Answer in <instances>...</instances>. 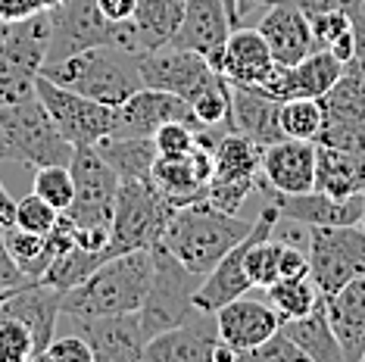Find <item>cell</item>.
Returning <instances> with one entry per match:
<instances>
[{"label":"cell","instance_id":"obj_1","mask_svg":"<svg viewBox=\"0 0 365 362\" xmlns=\"http://www.w3.org/2000/svg\"><path fill=\"white\" fill-rule=\"evenodd\" d=\"M153 250H128L103 259L81 284L63 291V312L69 319H101L138 312L150 291Z\"/></svg>","mask_w":365,"mask_h":362},{"label":"cell","instance_id":"obj_2","mask_svg":"<svg viewBox=\"0 0 365 362\" xmlns=\"http://www.w3.org/2000/svg\"><path fill=\"white\" fill-rule=\"evenodd\" d=\"M250 228L253 222L215 210L203 197V200L175 207L160 244L194 275H206L231 247L250 234Z\"/></svg>","mask_w":365,"mask_h":362},{"label":"cell","instance_id":"obj_3","mask_svg":"<svg viewBox=\"0 0 365 362\" xmlns=\"http://www.w3.org/2000/svg\"><path fill=\"white\" fill-rule=\"evenodd\" d=\"M41 76L106 106H122L140 85L138 56L113 44L88 47L60 63H44Z\"/></svg>","mask_w":365,"mask_h":362},{"label":"cell","instance_id":"obj_4","mask_svg":"<svg viewBox=\"0 0 365 362\" xmlns=\"http://www.w3.org/2000/svg\"><path fill=\"white\" fill-rule=\"evenodd\" d=\"M0 141H4V162H26L31 169L56 162L69 166L76 150L53 125L38 94L22 100H0Z\"/></svg>","mask_w":365,"mask_h":362},{"label":"cell","instance_id":"obj_5","mask_svg":"<svg viewBox=\"0 0 365 362\" xmlns=\"http://www.w3.org/2000/svg\"><path fill=\"white\" fill-rule=\"evenodd\" d=\"M172 212H175V203L150 178L119 181L106 259L128 250H150V247H156L163 241V232L169 225Z\"/></svg>","mask_w":365,"mask_h":362},{"label":"cell","instance_id":"obj_6","mask_svg":"<svg viewBox=\"0 0 365 362\" xmlns=\"http://www.w3.org/2000/svg\"><path fill=\"white\" fill-rule=\"evenodd\" d=\"M150 250H153V278H150V291H147V297L138 309L147 341L160 331H169V328L187 322L190 312H194V291L203 281V275H194L190 269H185L163 244L150 247Z\"/></svg>","mask_w":365,"mask_h":362},{"label":"cell","instance_id":"obj_7","mask_svg":"<svg viewBox=\"0 0 365 362\" xmlns=\"http://www.w3.org/2000/svg\"><path fill=\"white\" fill-rule=\"evenodd\" d=\"M47 41H51L47 10L6 22L0 38V100H22L35 94V81L47 60Z\"/></svg>","mask_w":365,"mask_h":362},{"label":"cell","instance_id":"obj_8","mask_svg":"<svg viewBox=\"0 0 365 362\" xmlns=\"http://www.w3.org/2000/svg\"><path fill=\"white\" fill-rule=\"evenodd\" d=\"M306 253H309V278L322 297H331L353 278L365 275V228L309 225Z\"/></svg>","mask_w":365,"mask_h":362},{"label":"cell","instance_id":"obj_9","mask_svg":"<svg viewBox=\"0 0 365 362\" xmlns=\"http://www.w3.org/2000/svg\"><path fill=\"white\" fill-rule=\"evenodd\" d=\"M47 16H51V41H47L44 63H60L66 56L101 44L125 51V26L106 19L97 10V0H60L47 10Z\"/></svg>","mask_w":365,"mask_h":362},{"label":"cell","instance_id":"obj_10","mask_svg":"<svg viewBox=\"0 0 365 362\" xmlns=\"http://www.w3.org/2000/svg\"><path fill=\"white\" fill-rule=\"evenodd\" d=\"M72 178H76V197H72L66 216L85 232H110L115 194H119V175L97 153L94 144L76 147L69 160Z\"/></svg>","mask_w":365,"mask_h":362},{"label":"cell","instance_id":"obj_11","mask_svg":"<svg viewBox=\"0 0 365 362\" xmlns=\"http://www.w3.org/2000/svg\"><path fill=\"white\" fill-rule=\"evenodd\" d=\"M35 94H38V100L44 103V110L51 113L60 135L72 147L97 144V141H103V138L115 135L119 106H106V103L91 100V97H81L76 90L56 85V81L44 78V76H38Z\"/></svg>","mask_w":365,"mask_h":362},{"label":"cell","instance_id":"obj_12","mask_svg":"<svg viewBox=\"0 0 365 362\" xmlns=\"http://www.w3.org/2000/svg\"><path fill=\"white\" fill-rule=\"evenodd\" d=\"M138 56V76L144 88L172 90L181 100L194 103L206 88H212L222 76L210 66V60L194 51L181 47H156V51H140Z\"/></svg>","mask_w":365,"mask_h":362},{"label":"cell","instance_id":"obj_13","mask_svg":"<svg viewBox=\"0 0 365 362\" xmlns=\"http://www.w3.org/2000/svg\"><path fill=\"white\" fill-rule=\"evenodd\" d=\"M281 212L275 203H269L259 216H256L250 234L244 237V241H237L231 250L222 257L215 266L203 275L200 287L194 291V309L200 312H210V316H215V309H222L225 303L244 297L247 291H250V278H247V269H244V257L247 250H250V244L256 241V237H265V234H275V225H278Z\"/></svg>","mask_w":365,"mask_h":362},{"label":"cell","instance_id":"obj_14","mask_svg":"<svg viewBox=\"0 0 365 362\" xmlns=\"http://www.w3.org/2000/svg\"><path fill=\"white\" fill-rule=\"evenodd\" d=\"M344 66L346 63H340L331 51H312L294 66L275 63L269 69V76L256 85V90L275 97V100H294V97H315L319 100L340 78Z\"/></svg>","mask_w":365,"mask_h":362},{"label":"cell","instance_id":"obj_15","mask_svg":"<svg viewBox=\"0 0 365 362\" xmlns=\"http://www.w3.org/2000/svg\"><path fill=\"white\" fill-rule=\"evenodd\" d=\"M78 334L88 341L94 362H138L144 359L147 334L138 312L122 316H101V319H72Z\"/></svg>","mask_w":365,"mask_h":362},{"label":"cell","instance_id":"obj_16","mask_svg":"<svg viewBox=\"0 0 365 362\" xmlns=\"http://www.w3.org/2000/svg\"><path fill=\"white\" fill-rule=\"evenodd\" d=\"M262 191L303 194L315 185V141L281 138L262 147Z\"/></svg>","mask_w":365,"mask_h":362},{"label":"cell","instance_id":"obj_17","mask_svg":"<svg viewBox=\"0 0 365 362\" xmlns=\"http://www.w3.org/2000/svg\"><path fill=\"white\" fill-rule=\"evenodd\" d=\"M165 122H187L194 128H203L197 122L187 100H181L172 90L160 88H138L125 103L119 106V125L115 135H156V128Z\"/></svg>","mask_w":365,"mask_h":362},{"label":"cell","instance_id":"obj_18","mask_svg":"<svg viewBox=\"0 0 365 362\" xmlns=\"http://www.w3.org/2000/svg\"><path fill=\"white\" fill-rule=\"evenodd\" d=\"M256 29H259V35L265 38L275 63L294 66V63H300L303 56H309L312 51H319L315 38H312L309 16H306L300 6L290 4V0H275V4L265 6Z\"/></svg>","mask_w":365,"mask_h":362},{"label":"cell","instance_id":"obj_19","mask_svg":"<svg viewBox=\"0 0 365 362\" xmlns=\"http://www.w3.org/2000/svg\"><path fill=\"white\" fill-rule=\"evenodd\" d=\"M228 31H231V19L225 10V0H185V16H181V26L175 38H172V47L206 56L215 69Z\"/></svg>","mask_w":365,"mask_h":362},{"label":"cell","instance_id":"obj_20","mask_svg":"<svg viewBox=\"0 0 365 362\" xmlns=\"http://www.w3.org/2000/svg\"><path fill=\"white\" fill-rule=\"evenodd\" d=\"M219 343V328L210 322V312L194 309L187 322L150 337L144 347L147 362H210Z\"/></svg>","mask_w":365,"mask_h":362},{"label":"cell","instance_id":"obj_21","mask_svg":"<svg viewBox=\"0 0 365 362\" xmlns=\"http://www.w3.org/2000/svg\"><path fill=\"white\" fill-rule=\"evenodd\" d=\"M215 328H219V341H225L228 347L237 350V359L253 347H259L262 341H269L272 334L281 328L278 312L269 303L244 297L225 303L222 309H215Z\"/></svg>","mask_w":365,"mask_h":362},{"label":"cell","instance_id":"obj_22","mask_svg":"<svg viewBox=\"0 0 365 362\" xmlns=\"http://www.w3.org/2000/svg\"><path fill=\"white\" fill-rule=\"evenodd\" d=\"M272 203L284 219H294L300 225H362V197H331L322 191H303V194H278L269 191Z\"/></svg>","mask_w":365,"mask_h":362},{"label":"cell","instance_id":"obj_23","mask_svg":"<svg viewBox=\"0 0 365 362\" xmlns=\"http://www.w3.org/2000/svg\"><path fill=\"white\" fill-rule=\"evenodd\" d=\"M0 312H10L29 325L31 341H35V359H41V353L53 341L56 319L63 312V291L44 281H31L0 303Z\"/></svg>","mask_w":365,"mask_h":362},{"label":"cell","instance_id":"obj_24","mask_svg":"<svg viewBox=\"0 0 365 362\" xmlns=\"http://www.w3.org/2000/svg\"><path fill=\"white\" fill-rule=\"evenodd\" d=\"M272 66H275V60H272V51H269V44H265V38L259 35V29L237 26L228 31L215 72H219L228 85L256 88L269 76Z\"/></svg>","mask_w":365,"mask_h":362},{"label":"cell","instance_id":"obj_25","mask_svg":"<svg viewBox=\"0 0 365 362\" xmlns=\"http://www.w3.org/2000/svg\"><path fill=\"white\" fill-rule=\"evenodd\" d=\"M322 300H325L328 322L340 343L344 362H365V275L353 278L337 294Z\"/></svg>","mask_w":365,"mask_h":362},{"label":"cell","instance_id":"obj_26","mask_svg":"<svg viewBox=\"0 0 365 362\" xmlns=\"http://www.w3.org/2000/svg\"><path fill=\"white\" fill-rule=\"evenodd\" d=\"M231 131H240L259 147L281 141V100L256 88L231 85Z\"/></svg>","mask_w":365,"mask_h":362},{"label":"cell","instance_id":"obj_27","mask_svg":"<svg viewBox=\"0 0 365 362\" xmlns=\"http://www.w3.org/2000/svg\"><path fill=\"white\" fill-rule=\"evenodd\" d=\"M185 16V0H138L135 16L125 26V51H156V47L172 44L175 31Z\"/></svg>","mask_w":365,"mask_h":362},{"label":"cell","instance_id":"obj_28","mask_svg":"<svg viewBox=\"0 0 365 362\" xmlns=\"http://www.w3.org/2000/svg\"><path fill=\"white\" fill-rule=\"evenodd\" d=\"M315 191L331 197L365 194V160L331 144H315Z\"/></svg>","mask_w":365,"mask_h":362},{"label":"cell","instance_id":"obj_29","mask_svg":"<svg viewBox=\"0 0 365 362\" xmlns=\"http://www.w3.org/2000/svg\"><path fill=\"white\" fill-rule=\"evenodd\" d=\"M281 331L303 350V356L309 362H344L340 343H337L334 331H331V322H328L325 300L315 303V309L306 312V316L281 322Z\"/></svg>","mask_w":365,"mask_h":362},{"label":"cell","instance_id":"obj_30","mask_svg":"<svg viewBox=\"0 0 365 362\" xmlns=\"http://www.w3.org/2000/svg\"><path fill=\"white\" fill-rule=\"evenodd\" d=\"M94 147L113 166L119 181L150 178L153 162H156V156H160L153 135H110V138H103V141H97Z\"/></svg>","mask_w":365,"mask_h":362},{"label":"cell","instance_id":"obj_31","mask_svg":"<svg viewBox=\"0 0 365 362\" xmlns=\"http://www.w3.org/2000/svg\"><path fill=\"white\" fill-rule=\"evenodd\" d=\"M212 178L210 181H256L262 172V147L240 131L215 135L212 141Z\"/></svg>","mask_w":365,"mask_h":362},{"label":"cell","instance_id":"obj_32","mask_svg":"<svg viewBox=\"0 0 365 362\" xmlns=\"http://www.w3.org/2000/svg\"><path fill=\"white\" fill-rule=\"evenodd\" d=\"M325 122H353L365 119V66L362 63H346L340 78L319 97Z\"/></svg>","mask_w":365,"mask_h":362},{"label":"cell","instance_id":"obj_33","mask_svg":"<svg viewBox=\"0 0 365 362\" xmlns=\"http://www.w3.org/2000/svg\"><path fill=\"white\" fill-rule=\"evenodd\" d=\"M265 294H269V306L278 312L281 322L306 316V312H312L315 303L322 300L319 287H315L309 275L306 278H278L275 284L265 287Z\"/></svg>","mask_w":365,"mask_h":362},{"label":"cell","instance_id":"obj_34","mask_svg":"<svg viewBox=\"0 0 365 362\" xmlns=\"http://www.w3.org/2000/svg\"><path fill=\"white\" fill-rule=\"evenodd\" d=\"M103 259H106L103 250H85V247L72 244L69 250H63L60 257H56L51 266H47V272L41 275V281L60 287V291H69V287H76V284L85 281V278L97 266H101Z\"/></svg>","mask_w":365,"mask_h":362},{"label":"cell","instance_id":"obj_35","mask_svg":"<svg viewBox=\"0 0 365 362\" xmlns=\"http://www.w3.org/2000/svg\"><path fill=\"white\" fill-rule=\"evenodd\" d=\"M4 237H6V247H10V257L16 259V266L26 272L29 278L41 281V275L51 266V244H47V234H31L16 225H4Z\"/></svg>","mask_w":365,"mask_h":362},{"label":"cell","instance_id":"obj_36","mask_svg":"<svg viewBox=\"0 0 365 362\" xmlns=\"http://www.w3.org/2000/svg\"><path fill=\"white\" fill-rule=\"evenodd\" d=\"M322 125H325V110H322V103L315 97L281 100V131H284V138L319 141Z\"/></svg>","mask_w":365,"mask_h":362},{"label":"cell","instance_id":"obj_37","mask_svg":"<svg viewBox=\"0 0 365 362\" xmlns=\"http://www.w3.org/2000/svg\"><path fill=\"white\" fill-rule=\"evenodd\" d=\"M281 244L275 234H265V237H256L250 244L244 257V269H247V278H250L253 287H269L278 281V257H281Z\"/></svg>","mask_w":365,"mask_h":362},{"label":"cell","instance_id":"obj_38","mask_svg":"<svg viewBox=\"0 0 365 362\" xmlns=\"http://www.w3.org/2000/svg\"><path fill=\"white\" fill-rule=\"evenodd\" d=\"M35 194L44 197L53 210L66 212L76 197V178H72V169L69 166H41L35 169Z\"/></svg>","mask_w":365,"mask_h":362},{"label":"cell","instance_id":"obj_39","mask_svg":"<svg viewBox=\"0 0 365 362\" xmlns=\"http://www.w3.org/2000/svg\"><path fill=\"white\" fill-rule=\"evenodd\" d=\"M35 359V341L22 319L0 312V362H29Z\"/></svg>","mask_w":365,"mask_h":362},{"label":"cell","instance_id":"obj_40","mask_svg":"<svg viewBox=\"0 0 365 362\" xmlns=\"http://www.w3.org/2000/svg\"><path fill=\"white\" fill-rule=\"evenodd\" d=\"M190 110H194V116L203 128H215L222 122H228V131H231V85L225 78H219L212 88H206L190 103Z\"/></svg>","mask_w":365,"mask_h":362},{"label":"cell","instance_id":"obj_41","mask_svg":"<svg viewBox=\"0 0 365 362\" xmlns=\"http://www.w3.org/2000/svg\"><path fill=\"white\" fill-rule=\"evenodd\" d=\"M56 219H60V210H53L44 197H38L35 191H31L29 197L16 200L10 225L22 228V232H31V234H51V228L56 225Z\"/></svg>","mask_w":365,"mask_h":362},{"label":"cell","instance_id":"obj_42","mask_svg":"<svg viewBox=\"0 0 365 362\" xmlns=\"http://www.w3.org/2000/svg\"><path fill=\"white\" fill-rule=\"evenodd\" d=\"M315 144H331L340 147L346 153H356L365 160V119H353V122H325L322 135Z\"/></svg>","mask_w":365,"mask_h":362},{"label":"cell","instance_id":"obj_43","mask_svg":"<svg viewBox=\"0 0 365 362\" xmlns=\"http://www.w3.org/2000/svg\"><path fill=\"white\" fill-rule=\"evenodd\" d=\"M200 131L203 128H194V125H187V122H165V125H160L153 135L156 150L163 156H185L197 147Z\"/></svg>","mask_w":365,"mask_h":362},{"label":"cell","instance_id":"obj_44","mask_svg":"<svg viewBox=\"0 0 365 362\" xmlns=\"http://www.w3.org/2000/svg\"><path fill=\"white\" fill-rule=\"evenodd\" d=\"M240 359H253V362H306L303 350L297 347V343L290 341L281 328L269 337V341H262L259 347H253L250 353H244Z\"/></svg>","mask_w":365,"mask_h":362},{"label":"cell","instance_id":"obj_45","mask_svg":"<svg viewBox=\"0 0 365 362\" xmlns=\"http://www.w3.org/2000/svg\"><path fill=\"white\" fill-rule=\"evenodd\" d=\"M309 26H312V38L319 51H328L334 41L350 31V13L346 10H325V13H312L309 16Z\"/></svg>","mask_w":365,"mask_h":362},{"label":"cell","instance_id":"obj_46","mask_svg":"<svg viewBox=\"0 0 365 362\" xmlns=\"http://www.w3.org/2000/svg\"><path fill=\"white\" fill-rule=\"evenodd\" d=\"M44 362H94L88 341L81 334H69V337H53L47 343V350L41 353Z\"/></svg>","mask_w":365,"mask_h":362},{"label":"cell","instance_id":"obj_47","mask_svg":"<svg viewBox=\"0 0 365 362\" xmlns=\"http://www.w3.org/2000/svg\"><path fill=\"white\" fill-rule=\"evenodd\" d=\"M31 281L35 278H29L10 257V247H6V237H4V222H0V287L4 291H19V287H26Z\"/></svg>","mask_w":365,"mask_h":362},{"label":"cell","instance_id":"obj_48","mask_svg":"<svg viewBox=\"0 0 365 362\" xmlns=\"http://www.w3.org/2000/svg\"><path fill=\"white\" fill-rule=\"evenodd\" d=\"M306 275H309V253L284 241L278 257V278H306Z\"/></svg>","mask_w":365,"mask_h":362},{"label":"cell","instance_id":"obj_49","mask_svg":"<svg viewBox=\"0 0 365 362\" xmlns=\"http://www.w3.org/2000/svg\"><path fill=\"white\" fill-rule=\"evenodd\" d=\"M350 29L356 41V63L365 66V0H359L350 10Z\"/></svg>","mask_w":365,"mask_h":362},{"label":"cell","instance_id":"obj_50","mask_svg":"<svg viewBox=\"0 0 365 362\" xmlns=\"http://www.w3.org/2000/svg\"><path fill=\"white\" fill-rule=\"evenodd\" d=\"M138 0H97V10H101L110 22H128L135 16Z\"/></svg>","mask_w":365,"mask_h":362},{"label":"cell","instance_id":"obj_51","mask_svg":"<svg viewBox=\"0 0 365 362\" xmlns=\"http://www.w3.org/2000/svg\"><path fill=\"white\" fill-rule=\"evenodd\" d=\"M269 4H275V0H235V16H237V26H244L247 19H250V13H259L265 10Z\"/></svg>","mask_w":365,"mask_h":362},{"label":"cell","instance_id":"obj_52","mask_svg":"<svg viewBox=\"0 0 365 362\" xmlns=\"http://www.w3.org/2000/svg\"><path fill=\"white\" fill-rule=\"evenodd\" d=\"M13 210H16V200L6 194L4 181H0V222H4V225H10L13 222Z\"/></svg>","mask_w":365,"mask_h":362},{"label":"cell","instance_id":"obj_53","mask_svg":"<svg viewBox=\"0 0 365 362\" xmlns=\"http://www.w3.org/2000/svg\"><path fill=\"white\" fill-rule=\"evenodd\" d=\"M210 362H237V350H235V347H228L225 341H219V343L212 347Z\"/></svg>","mask_w":365,"mask_h":362},{"label":"cell","instance_id":"obj_54","mask_svg":"<svg viewBox=\"0 0 365 362\" xmlns=\"http://www.w3.org/2000/svg\"><path fill=\"white\" fill-rule=\"evenodd\" d=\"M225 10H228V19H231V29H237V16H235V0H225Z\"/></svg>","mask_w":365,"mask_h":362},{"label":"cell","instance_id":"obj_55","mask_svg":"<svg viewBox=\"0 0 365 362\" xmlns=\"http://www.w3.org/2000/svg\"><path fill=\"white\" fill-rule=\"evenodd\" d=\"M10 294H13V291H4V287H0V303H4L6 297H10Z\"/></svg>","mask_w":365,"mask_h":362},{"label":"cell","instance_id":"obj_56","mask_svg":"<svg viewBox=\"0 0 365 362\" xmlns=\"http://www.w3.org/2000/svg\"><path fill=\"white\" fill-rule=\"evenodd\" d=\"M362 228H365V197H362Z\"/></svg>","mask_w":365,"mask_h":362},{"label":"cell","instance_id":"obj_57","mask_svg":"<svg viewBox=\"0 0 365 362\" xmlns=\"http://www.w3.org/2000/svg\"><path fill=\"white\" fill-rule=\"evenodd\" d=\"M4 29H6V22H4V19H0V38H4Z\"/></svg>","mask_w":365,"mask_h":362}]
</instances>
